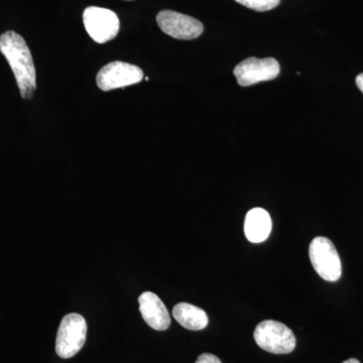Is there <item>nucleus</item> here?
<instances>
[{
	"instance_id": "ddd939ff",
	"label": "nucleus",
	"mask_w": 363,
	"mask_h": 363,
	"mask_svg": "<svg viewBox=\"0 0 363 363\" xmlns=\"http://www.w3.org/2000/svg\"><path fill=\"white\" fill-rule=\"evenodd\" d=\"M196 363H221V360L211 353H203L197 358Z\"/></svg>"
},
{
	"instance_id": "0eeeda50",
	"label": "nucleus",
	"mask_w": 363,
	"mask_h": 363,
	"mask_svg": "<svg viewBox=\"0 0 363 363\" xmlns=\"http://www.w3.org/2000/svg\"><path fill=\"white\" fill-rule=\"evenodd\" d=\"M157 23L162 32L177 40L197 39L204 30L201 21L173 11H162L157 13Z\"/></svg>"
},
{
	"instance_id": "6e6552de",
	"label": "nucleus",
	"mask_w": 363,
	"mask_h": 363,
	"mask_svg": "<svg viewBox=\"0 0 363 363\" xmlns=\"http://www.w3.org/2000/svg\"><path fill=\"white\" fill-rule=\"evenodd\" d=\"M233 74L238 84L247 87L278 77L279 64L274 58H248L234 68Z\"/></svg>"
},
{
	"instance_id": "9d476101",
	"label": "nucleus",
	"mask_w": 363,
	"mask_h": 363,
	"mask_svg": "<svg viewBox=\"0 0 363 363\" xmlns=\"http://www.w3.org/2000/svg\"><path fill=\"white\" fill-rule=\"evenodd\" d=\"M272 219L262 208H253L247 212L245 221V236L250 242L260 243L269 238L272 231Z\"/></svg>"
},
{
	"instance_id": "f8f14e48",
	"label": "nucleus",
	"mask_w": 363,
	"mask_h": 363,
	"mask_svg": "<svg viewBox=\"0 0 363 363\" xmlns=\"http://www.w3.org/2000/svg\"><path fill=\"white\" fill-rule=\"evenodd\" d=\"M241 6L253 9L255 11H267L276 9L281 0H235Z\"/></svg>"
},
{
	"instance_id": "4468645a",
	"label": "nucleus",
	"mask_w": 363,
	"mask_h": 363,
	"mask_svg": "<svg viewBox=\"0 0 363 363\" xmlns=\"http://www.w3.org/2000/svg\"><path fill=\"white\" fill-rule=\"evenodd\" d=\"M357 85L359 90L363 93V73L359 74L357 77Z\"/></svg>"
},
{
	"instance_id": "423d86ee",
	"label": "nucleus",
	"mask_w": 363,
	"mask_h": 363,
	"mask_svg": "<svg viewBox=\"0 0 363 363\" xmlns=\"http://www.w3.org/2000/svg\"><path fill=\"white\" fill-rule=\"evenodd\" d=\"M143 78V72L138 66L116 61L107 64L98 72L96 82L100 89L111 91L136 84Z\"/></svg>"
},
{
	"instance_id": "9b49d317",
	"label": "nucleus",
	"mask_w": 363,
	"mask_h": 363,
	"mask_svg": "<svg viewBox=\"0 0 363 363\" xmlns=\"http://www.w3.org/2000/svg\"><path fill=\"white\" fill-rule=\"evenodd\" d=\"M173 316L181 326L188 330H203L209 322L204 310L189 303L177 304L173 309Z\"/></svg>"
},
{
	"instance_id": "f03ea898",
	"label": "nucleus",
	"mask_w": 363,
	"mask_h": 363,
	"mask_svg": "<svg viewBox=\"0 0 363 363\" xmlns=\"http://www.w3.org/2000/svg\"><path fill=\"white\" fill-rule=\"evenodd\" d=\"M253 338L262 350L274 354H288L296 348L295 334L281 322L266 320L260 322L253 332Z\"/></svg>"
},
{
	"instance_id": "7ed1b4c3",
	"label": "nucleus",
	"mask_w": 363,
	"mask_h": 363,
	"mask_svg": "<svg viewBox=\"0 0 363 363\" xmlns=\"http://www.w3.org/2000/svg\"><path fill=\"white\" fill-rule=\"evenodd\" d=\"M87 337L85 318L71 313L62 319L57 334L56 352L60 357L71 358L82 350Z\"/></svg>"
},
{
	"instance_id": "2eb2a0df",
	"label": "nucleus",
	"mask_w": 363,
	"mask_h": 363,
	"mask_svg": "<svg viewBox=\"0 0 363 363\" xmlns=\"http://www.w3.org/2000/svg\"><path fill=\"white\" fill-rule=\"evenodd\" d=\"M343 363H360L358 362L357 359H355V358H350V359L346 360V362H344Z\"/></svg>"
},
{
	"instance_id": "1a4fd4ad",
	"label": "nucleus",
	"mask_w": 363,
	"mask_h": 363,
	"mask_svg": "<svg viewBox=\"0 0 363 363\" xmlns=\"http://www.w3.org/2000/svg\"><path fill=\"white\" fill-rule=\"evenodd\" d=\"M140 312L145 323L157 331H164L171 325L168 309L159 296L152 292H145L138 298Z\"/></svg>"
},
{
	"instance_id": "20e7f679",
	"label": "nucleus",
	"mask_w": 363,
	"mask_h": 363,
	"mask_svg": "<svg viewBox=\"0 0 363 363\" xmlns=\"http://www.w3.org/2000/svg\"><path fill=\"white\" fill-rule=\"evenodd\" d=\"M309 257L317 274L327 281H337L342 274L340 257L335 245L323 236L314 238L309 247Z\"/></svg>"
},
{
	"instance_id": "f257e3e1",
	"label": "nucleus",
	"mask_w": 363,
	"mask_h": 363,
	"mask_svg": "<svg viewBox=\"0 0 363 363\" xmlns=\"http://www.w3.org/2000/svg\"><path fill=\"white\" fill-rule=\"evenodd\" d=\"M0 52H2L16 77L23 99L30 100L37 89V75L30 48L18 33L9 30L0 35Z\"/></svg>"
},
{
	"instance_id": "39448f33",
	"label": "nucleus",
	"mask_w": 363,
	"mask_h": 363,
	"mask_svg": "<svg viewBox=\"0 0 363 363\" xmlns=\"http://www.w3.org/2000/svg\"><path fill=\"white\" fill-rule=\"evenodd\" d=\"M88 35L98 44H104L118 35L121 21L116 13L102 7L90 6L83 13Z\"/></svg>"
}]
</instances>
